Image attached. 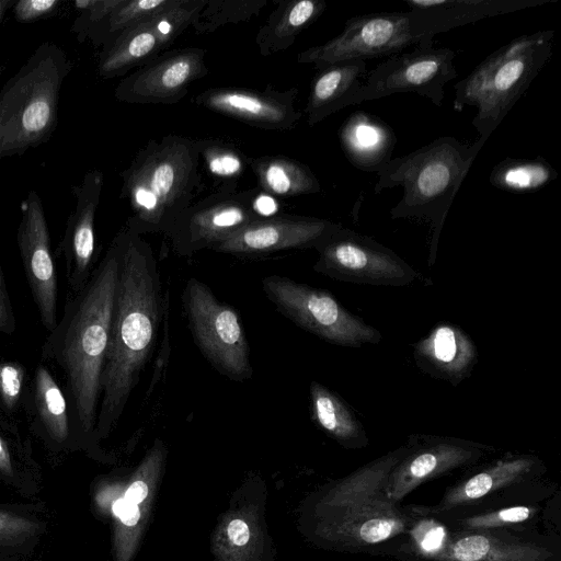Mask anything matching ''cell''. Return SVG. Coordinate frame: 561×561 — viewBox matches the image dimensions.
Returning <instances> with one entry per match:
<instances>
[{"label":"cell","mask_w":561,"mask_h":561,"mask_svg":"<svg viewBox=\"0 0 561 561\" xmlns=\"http://www.w3.org/2000/svg\"><path fill=\"white\" fill-rule=\"evenodd\" d=\"M118 278L101 379L95 439L119 421L156 346L164 294L151 245L126 226L116 233Z\"/></svg>","instance_id":"1"},{"label":"cell","mask_w":561,"mask_h":561,"mask_svg":"<svg viewBox=\"0 0 561 561\" xmlns=\"http://www.w3.org/2000/svg\"><path fill=\"white\" fill-rule=\"evenodd\" d=\"M119 245L115 236L87 284L68 293L64 312L42 346V360L64 378L77 444L96 443L101 379L107 352L118 278Z\"/></svg>","instance_id":"2"},{"label":"cell","mask_w":561,"mask_h":561,"mask_svg":"<svg viewBox=\"0 0 561 561\" xmlns=\"http://www.w3.org/2000/svg\"><path fill=\"white\" fill-rule=\"evenodd\" d=\"M197 139L167 135L150 139L123 172L119 198L131 215L126 227L138 234H167L193 204L201 186Z\"/></svg>","instance_id":"3"},{"label":"cell","mask_w":561,"mask_h":561,"mask_svg":"<svg viewBox=\"0 0 561 561\" xmlns=\"http://www.w3.org/2000/svg\"><path fill=\"white\" fill-rule=\"evenodd\" d=\"M484 142H468L451 136L438 137L425 146L392 158L379 172L374 192L402 187L401 199L390 209L392 219L417 218L432 228L431 264L446 216Z\"/></svg>","instance_id":"4"},{"label":"cell","mask_w":561,"mask_h":561,"mask_svg":"<svg viewBox=\"0 0 561 561\" xmlns=\"http://www.w3.org/2000/svg\"><path fill=\"white\" fill-rule=\"evenodd\" d=\"M72 62L62 47L42 43L0 90V161L48 142Z\"/></svg>","instance_id":"5"},{"label":"cell","mask_w":561,"mask_h":561,"mask_svg":"<svg viewBox=\"0 0 561 561\" xmlns=\"http://www.w3.org/2000/svg\"><path fill=\"white\" fill-rule=\"evenodd\" d=\"M553 30L523 34L483 59L455 84L453 107L477 108L471 124L483 142L552 56Z\"/></svg>","instance_id":"6"},{"label":"cell","mask_w":561,"mask_h":561,"mask_svg":"<svg viewBox=\"0 0 561 561\" xmlns=\"http://www.w3.org/2000/svg\"><path fill=\"white\" fill-rule=\"evenodd\" d=\"M547 468L533 454H506L481 466H474L455 484L448 486L432 508L435 512L474 511L495 506L542 501L552 494L540 480Z\"/></svg>","instance_id":"7"},{"label":"cell","mask_w":561,"mask_h":561,"mask_svg":"<svg viewBox=\"0 0 561 561\" xmlns=\"http://www.w3.org/2000/svg\"><path fill=\"white\" fill-rule=\"evenodd\" d=\"M262 289L280 314L331 344L363 347L381 340L378 329L350 312L325 289L282 275L265 276Z\"/></svg>","instance_id":"8"},{"label":"cell","mask_w":561,"mask_h":561,"mask_svg":"<svg viewBox=\"0 0 561 561\" xmlns=\"http://www.w3.org/2000/svg\"><path fill=\"white\" fill-rule=\"evenodd\" d=\"M182 302L193 340L211 366L232 381L251 379L249 343L237 310L194 277L184 287Z\"/></svg>","instance_id":"9"},{"label":"cell","mask_w":561,"mask_h":561,"mask_svg":"<svg viewBox=\"0 0 561 561\" xmlns=\"http://www.w3.org/2000/svg\"><path fill=\"white\" fill-rule=\"evenodd\" d=\"M313 270L330 278L359 285L401 287L419 273L375 239L341 227L317 249Z\"/></svg>","instance_id":"10"},{"label":"cell","mask_w":561,"mask_h":561,"mask_svg":"<svg viewBox=\"0 0 561 561\" xmlns=\"http://www.w3.org/2000/svg\"><path fill=\"white\" fill-rule=\"evenodd\" d=\"M420 41L408 11L362 14L347 19L337 36L300 51L296 59L320 70L343 61L391 57Z\"/></svg>","instance_id":"11"},{"label":"cell","mask_w":561,"mask_h":561,"mask_svg":"<svg viewBox=\"0 0 561 561\" xmlns=\"http://www.w3.org/2000/svg\"><path fill=\"white\" fill-rule=\"evenodd\" d=\"M206 0H174L168 8L139 21L101 48L98 75L113 79L151 61L192 27Z\"/></svg>","instance_id":"12"},{"label":"cell","mask_w":561,"mask_h":561,"mask_svg":"<svg viewBox=\"0 0 561 561\" xmlns=\"http://www.w3.org/2000/svg\"><path fill=\"white\" fill-rule=\"evenodd\" d=\"M456 53L447 47L417 44L408 53L393 55L374 68L364 80L359 102L397 93H416L440 106L445 84L457 76Z\"/></svg>","instance_id":"13"},{"label":"cell","mask_w":561,"mask_h":561,"mask_svg":"<svg viewBox=\"0 0 561 561\" xmlns=\"http://www.w3.org/2000/svg\"><path fill=\"white\" fill-rule=\"evenodd\" d=\"M260 188H222L192 204L165 234L175 254L191 256L214 247L263 218L255 209Z\"/></svg>","instance_id":"14"},{"label":"cell","mask_w":561,"mask_h":561,"mask_svg":"<svg viewBox=\"0 0 561 561\" xmlns=\"http://www.w3.org/2000/svg\"><path fill=\"white\" fill-rule=\"evenodd\" d=\"M407 444L409 451L391 470L383 490L394 504H400L420 485L458 469L474 467L496 451L482 443L428 434L410 435Z\"/></svg>","instance_id":"15"},{"label":"cell","mask_w":561,"mask_h":561,"mask_svg":"<svg viewBox=\"0 0 561 561\" xmlns=\"http://www.w3.org/2000/svg\"><path fill=\"white\" fill-rule=\"evenodd\" d=\"M409 523L408 506L381 495L337 518L317 522L314 535L333 550L391 556Z\"/></svg>","instance_id":"16"},{"label":"cell","mask_w":561,"mask_h":561,"mask_svg":"<svg viewBox=\"0 0 561 561\" xmlns=\"http://www.w3.org/2000/svg\"><path fill=\"white\" fill-rule=\"evenodd\" d=\"M205 55V49L198 47L162 53L122 79L114 95L128 104H175L186 96L194 81L208 73Z\"/></svg>","instance_id":"17"},{"label":"cell","mask_w":561,"mask_h":561,"mask_svg":"<svg viewBox=\"0 0 561 561\" xmlns=\"http://www.w3.org/2000/svg\"><path fill=\"white\" fill-rule=\"evenodd\" d=\"M16 241L41 322L50 332L58 322L57 275L46 215L36 191H30L21 204Z\"/></svg>","instance_id":"18"},{"label":"cell","mask_w":561,"mask_h":561,"mask_svg":"<svg viewBox=\"0 0 561 561\" xmlns=\"http://www.w3.org/2000/svg\"><path fill=\"white\" fill-rule=\"evenodd\" d=\"M427 561H561L559 535L510 530H450Z\"/></svg>","instance_id":"19"},{"label":"cell","mask_w":561,"mask_h":561,"mask_svg":"<svg viewBox=\"0 0 561 561\" xmlns=\"http://www.w3.org/2000/svg\"><path fill=\"white\" fill-rule=\"evenodd\" d=\"M342 225L328 219L296 215L260 218L216 247L213 251L232 255H264L284 250L317 249Z\"/></svg>","instance_id":"20"},{"label":"cell","mask_w":561,"mask_h":561,"mask_svg":"<svg viewBox=\"0 0 561 561\" xmlns=\"http://www.w3.org/2000/svg\"><path fill=\"white\" fill-rule=\"evenodd\" d=\"M298 89L285 91L267 85L262 91L221 87L211 88L194 96L193 102L202 107L238 119L265 130H293L302 113L295 106Z\"/></svg>","instance_id":"21"},{"label":"cell","mask_w":561,"mask_h":561,"mask_svg":"<svg viewBox=\"0 0 561 561\" xmlns=\"http://www.w3.org/2000/svg\"><path fill=\"white\" fill-rule=\"evenodd\" d=\"M104 178L99 170L87 172L80 184L72 186L76 198L73 211L68 216L64 236L55 256L65 260L69 293L79 291L89 280L95 262V215Z\"/></svg>","instance_id":"22"},{"label":"cell","mask_w":561,"mask_h":561,"mask_svg":"<svg viewBox=\"0 0 561 561\" xmlns=\"http://www.w3.org/2000/svg\"><path fill=\"white\" fill-rule=\"evenodd\" d=\"M554 0H405L417 44L433 45L437 34L485 18L539 7Z\"/></svg>","instance_id":"23"},{"label":"cell","mask_w":561,"mask_h":561,"mask_svg":"<svg viewBox=\"0 0 561 561\" xmlns=\"http://www.w3.org/2000/svg\"><path fill=\"white\" fill-rule=\"evenodd\" d=\"M168 449L161 439H156L148 450L124 495L113 504L117 519L116 561H130L145 526L153 492L164 468Z\"/></svg>","instance_id":"24"},{"label":"cell","mask_w":561,"mask_h":561,"mask_svg":"<svg viewBox=\"0 0 561 561\" xmlns=\"http://www.w3.org/2000/svg\"><path fill=\"white\" fill-rule=\"evenodd\" d=\"M408 451L405 443L327 485L313 500L317 522L337 518L385 495L391 470Z\"/></svg>","instance_id":"25"},{"label":"cell","mask_w":561,"mask_h":561,"mask_svg":"<svg viewBox=\"0 0 561 561\" xmlns=\"http://www.w3.org/2000/svg\"><path fill=\"white\" fill-rule=\"evenodd\" d=\"M25 419L30 428L54 450L77 444L64 388L43 360L36 365L30 379Z\"/></svg>","instance_id":"26"},{"label":"cell","mask_w":561,"mask_h":561,"mask_svg":"<svg viewBox=\"0 0 561 561\" xmlns=\"http://www.w3.org/2000/svg\"><path fill=\"white\" fill-rule=\"evenodd\" d=\"M413 358L425 374L457 386L472 374L478 350L459 325L440 322L413 344Z\"/></svg>","instance_id":"27"},{"label":"cell","mask_w":561,"mask_h":561,"mask_svg":"<svg viewBox=\"0 0 561 561\" xmlns=\"http://www.w3.org/2000/svg\"><path fill=\"white\" fill-rule=\"evenodd\" d=\"M337 136L350 163L365 172H379L392 159L397 144L391 126L364 111L352 113L340 127Z\"/></svg>","instance_id":"28"},{"label":"cell","mask_w":561,"mask_h":561,"mask_svg":"<svg viewBox=\"0 0 561 561\" xmlns=\"http://www.w3.org/2000/svg\"><path fill=\"white\" fill-rule=\"evenodd\" d=\"M366 71L363 60L337 62L318 70L304 110L308 125L316 126L342 108L360 104L359 93Z\"/></svg>","instance_id":"29"},{"label":"cell","mask_w":561,"mask_h":561,"mask_svg":"<svg viewBox=\"0 0 561 561\" xmlns=\"http://www.w3.org/2000/svg\"><path fill=\"white\" fill-rule=\"evenodd\" d=\"M310 417L325 435L346 449H362L369 437L352 407L319 381L309 386Z\"/></svg>","instance_id":"30"},{"label":"cell","mask_w":561,"mask_h":561,"mask_svg":"<svg viewBox=\"0 0 561 561\" xmlns=\"http://www.w3.org/2000/svg\"><path fill=\"white\" fill-rule=\"evenodd\" d=\"M546 508L540 501H531L474 511L439 513L432 510L443 518L451 530L537 533Z\"/></svg>","instance_id":"31"},{"label":"cell","mask_w":561,"mask_h":561,"mask_svg":"<svg viewBox=\"0 0 561 561\" xmlns=\"http://www.w3.org/2000/svg\"><path fill=\"white\" fill-rule=\"evenodd\" d=\"M327 9L322 0H282L255 35L261 56L267 57L290 47L297 36L313 24Z\"/></svg>","instance_id":"32"},{"label":"cell","mask_w":561,"mask_h":561,"mask_svg":"<svg viewBox=\"0 0 561 561\" xmlns=\"http://www.w3.org/2000/svg\"><path fill=\"white\" fill-rule=\"evenodd\" d=\"M257 180V187L271 195L294 197L316 194L321 184L305 163L284 156H262L249 160Z\"/></svg>","instance_id":"33"},{"label":"cell","mask_w":561,"mask_h":561,"mask_svg":"<svg viewBox=\"0 0 561 561\" xmlns=\"http://www.w3.org/2000/svg\"><path fill=\"white\" fill-rule=\"evenodd\" d=\"M261 535L255 508L230 511L215 534L214 553L219 561H255Z\"/></svg>","instance_id":"34"},{"label":"cell","mask_w":561,"mask_h":561,"mask_svg":"<svg viewBox=\"0 0 561 561\" xmlns=\"http://www.w3.org/2000/svg\"><path fill=\"white\" fill-rule=\"evenodd\" d=\"M557 178V170L542 157H508L493 167L489 181L501 191L523 194L540 190Z\"/></svg>","instance_id":"35"},{"label":"cell","mask_w":561,"mask_h":561,"mask_svg":"<svg viewBox=\"0 0 561 561\" xmlns=\"http://www.w3.org/2000/svg\"><path fill=\"white\" fill-rule=\"evenodd\" d=\"M44 523L24 511L0 507V561H18L44 534Z\"/></svg>","instance_id":"36"},{"label":"cell","mask_w":561,"mask_h":561,"mask_svg":"<svg viewBox=\"0 0 561 561\" xmlns=\"http://www.w3.org/2000/svg\"><path fill=\"white\" fill-rule=\"evenodd\" d=\"M174 0H121L119 4L88 37L96 47L112 43L139 21L168 8Z\"/></svg>","instance_id":"37"},{"label":"cell","mask_w":561,"mask_h":561,"mask_svg":"<svg viewBox=\"0 0 561 561\" xmlns=\"http://www.w3.org/2000/svg\"><path fill=\"white\" fill-rule=\"evenodd\" d=\"M267 4V0H206L192 27L198 34H209L227 24L251 20Z\"/></svg>","instance_id":"38"},{"label":"cell","mask_w":561,"mask_h":561,"mask_svg":"<svg viewBox=\"0 0 561 561\" xmlns=\"http://www.w3.org/2000/svg\"><path fill=\"white\" fill-rule=\"evenodd\" d=\"M30 379L22 363L0 356V411L13 422L25 416Z\"/></svg>","instance_id":"39"},{"label":"cell","mask_w":561,"mask_h":561,"mask_svg":"<svg viewBox=\"0 0 561 561\" xmlns=\"http://www.w3.org/2000/svg\"><path fill=\"white\" fill-rule=\"evenodd\" d=\"M13 422L0 411V473L11 476L31 460L30 442Z\"/></svg>","instance_id":"40"},{"label":"cell","mask_w":561,"mask_h":561,"mask_svg":"<svg viewBox=\"0 0 561 561\" xmlns=\"http://www.w3.org/2000/svg\"><path fill=\"white\" fill-rule=\"evenodd\" d=\"M199 153L214 176L233 179L245 168L243 154L232 146L209 139H197Z\"/></svg>","instance_id":"41"},{"label":"cell","mask_w":561,"mask_h":561,"mask_svg":"<svg viewBox=\"0 0 561 561\" xmlns=\"http://www.w3.org/2000/svg\"><path fill=\"white\" fill-rule=\"evenodd\" d=\"M119 2L121 0H76L73 5L79 14L72 23L71 32L77 39L80 43L85 42Z\"/></svg>","instance_id":"42"},{"label":"cell","mask_w":561,"mask_h":561,"mask_svg":"<svg viewBox=\"0 0 561 561\" xmlns=\"http://www.w3.org/2000/svg\"><path fill=\"white\" fill-rule=\"evenodd\" d=\"M62 3L60 0H16L11 11L15 21L33 23L54 15Z\"/></svg>","instance_id":"43"},{"label":"cell","mask_w":561,"mask_h":561,"mask_svg":"<svg viewBox=\"0 0 561 561\" xmlns=\"http://www.w3.org/2000/svg\"><path fill=\"white\" fill-rule=\"evenodd\" d=\"M163 341L154 363L153 374L148 388L147 397L154 388L156 383L160 380L161 373L164 370L170 355V342H169V295L168 290L164 293V305H163Z\"/></svg>","instance_id":"44"},{"label":"cell","mask_w":561,"mask_h":561,"mask_svg":"<svg viewBox=\"0 0 561 561\" xmlns=\"http://www.w3.org/2000/svg\"><path fill=\"white\" fill-rule=\"evenodd\" d=\"M15 329V316L0 263V332L10 335L14 333Z\"/></svg>","instance_id":"45"},{"label":"cell","mask_w":561,"mask_h":561,"mask_svg":"<svg viewBox=\"0 0 561 561\" xmlns=\"http://www.w3.org/2000/svg\"><path fill=\"white\" fill-rule=\"evenodd\" d=\"M16 0H0V24L2 23L7 12L12 9Z\"/></svg>","instance_id":"46"},{"label":"cell","mask_w":561,"mask_h":561,"mask_svg":"<svg viewBox=\"0 0 561 561\" xmlns=\"http://www.w3.org/2000/svg\"><path fill=\"white\" fill-rule=\"evenodd\" d=\"M4 69H5V67L2 64H0V78L4 72Z\"/></svg>","instance_id":"47"}]
</instances>
